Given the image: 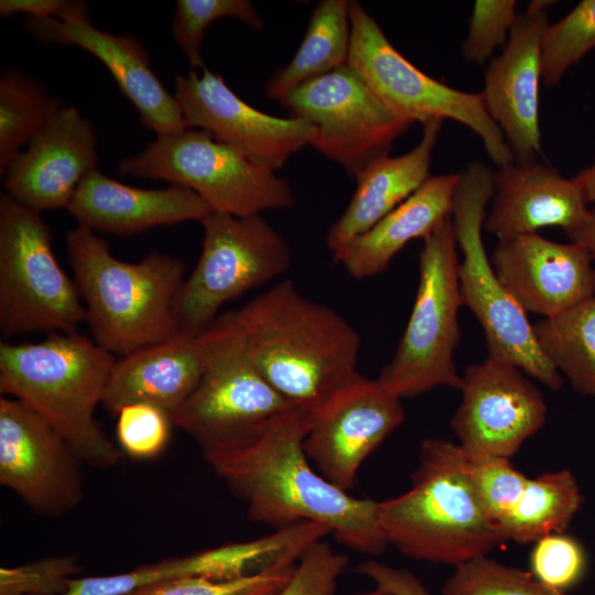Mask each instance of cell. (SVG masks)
Here are the masks:
<instances>
[{"label": "cell", "mask_w": 595, "mask_h": 595, "mask_svg": "<svg viewBox=\"0 0 595 595\" xmlns=\"http://www.w3.org/2000/svg\"><path fill=\"white\" fill-rule=\"evenodd\" d=\"M306 411L293 408L255 431L203 450L248 518L278 529L313 521L354 551L380 555L388 547L376 519L377 501L351 497L315 472L303 442Z\"/></svg>", "instance_id": "1"}, {"label": "cell", "mask_w": 595, "mask_h": 595, "mask_svg": "<svg viewBox=\"0 0 595 595\" xmlns=\"http://www.w3.org/2000/svg\"><path fill=\"white\" fill-rule=\"evenodd\" d=\"M231 314L253 365L296 408H314L358 374L359 333L290 280Z\"/></svg>", "instance_id": "2"}, {"label": "cell", "mask_w": 595, "mask_h": 595, "mask_svg": "<svg viewBox=\"0 0 595 595\" xmlns=\"http://www.w3.org/2000/svg\"><path fill=\"white\" fill-rule=\"evenodd\" d=\"M116 359L77 332L52 333L37 343H0V392L51 424L82 462L115 467L123 453L95 419Z\"/></svg>", "instance_id": "3"}, {"label": "cell", "mask_w": 595, "mask_h": 595, "mask_svg": "<svg viewBox=\"0 0 595 595\" xmlns=\"http://www.w3.org/2000/svg\"><path fill=\"white\" fill-rule=\"evenodd\" d=\"M376 519L403 555L454 567L506 541L476 496L467 454L439 437L422 442L409 489L377 501Z\"/></svg>", "instance_id": "4"}, {"label": "cell", "mask_w": 595, "mask_h": 595, "mask_svg": "<svg viewBox=\"0 0 595 595\" xmlns=\"http://www.w3.org/2000/svg\"><path fill=\"white\" fill-rule=\"evenodd\" d=\"M66 252L100 347L122 357L178 334L174 303L185 280L181 259L152 251L126 262L106 239L80 226L67 234Z\"/></svg>", "instance_id": "5"}, {"label": "cell", "mask_w": 595, "mask_h": 595, "mask_svg": "<svg viewBox=\"0 0 595 595\" xmlns=\"http://www.w3.org/2000/svg\"><path fill=\"white\" fill-rule=\"evenodd\" d=\"M494 192L495 172L488 165L472 162L459 172L452 224L463 255L458 264L463 305L479 322L488 355L513 363L524 374L556 391L563 385V377L541 351L524 310L500 282L484 246V223Z\"/></svg>", "instance_id": "6"}, {"label": "cell", "mask_w": 595, "mask_h": 595, "mask_svg": "<svg viewBox=\"0 0 595 595\" xmlns=\"http://www.w3.org/2000/svg\"><path fill=\"white\" fill-rule=\"evenodd\" d=\"M456 247L452 216L423 239L412 311L394 355L377 378L400 399L437 387L461 388L454 363L463 305Z\"/></svg>", "instance_id": "7"}, {"label": "cell", "mask_w": 595, "mask_h": 595, "mask_svg": "<svg viewBox=\"0 0 595 595\" xmlns=\"http://www.w3.org/2000/svg\"><path fill=\"white\" fill-rule=\"evenodd\" d=\"M119 173L163 180L199 195L214 212L235 216L289 208V182L240 150L202 129L159 136L137 155L119 163Z\"/></svg>", "instance_id": "8"}, {"label": "cell", "mask_w": 595, "mask_h": 595, "mask_svg": "<svg viewBox=\"0 0 595 595\" xmlns=\"http://www.w3.org/2000/svg\"><path fill=\"white\" fill-rule=\"evenodd\" d=\"M41 213L0 195V328L6 336L74 333L86 322L80 293L54 256Z\"/></svg>", "instance_id": "9"}, {"label": "cell", "mask_w": 595, "mask_h": 595, "mask_svg": "<svg viewBox=\"0 0 595 595\" xmlns=\"http://www.w3.org/2000/svg\"><path fill=\"white\" fill-rule=\"evenodd\" d=\"M350 26L347 64L392 112L411 123L423 125L432 119L459 122L480 139L498 167L515 162L480 93L453 88L420 71L390 43L377 21L357 1H350Z\"/></svg>", "instance_id": "10"}, {"label": "cell", "mask_w": 595, "mask_h": 595, "mask_svg": "<svg viewBox=\"0 0 595 595\" xmlns=\"http://www.w3.org/2000/svg\"><path fill=\"white\" fill-rule=\"evenodd\" d=\"M204 229L199 259L175 299L178 333L197 335L220 307L282 275L292 255L285 239L261 216L213 212Z\"/></svg>", "instance_id": "11"}, {"label": "cell", "mask_w": 595, "mask_h": 595, "mask_svg": "<svg viewBox=\"0 0 595 595\" xmlns=\"http://www.w3.org/2000/svg\"><path fill=\"white\" fill-rule=\"evenodd\" d=\"M205 365L173 424L201 451L246 435L296 408L259 372L249 358L231 312L203 331Z\"/></svg>", "instance_id": "12"}, {"label": "cell", "mask_w": 595, "mask_h": 595, "mask_svg": "<svg viewBox=\"0 0 595 595\" xmlns=\"http://www.w3.org/2000/svg\"><path fill=\"white\" fill-rule=\"evenodd\" d=\"M315 127L310 145L353 177L389 154L412 125L392 112L348 64L299 86L280 101Z\"/></svg>", "instance_id": "13"}, {"label": "cell", "mask_w": 595, "mask_h": 595, "mask_svg": "<svg viewBox=\"0 0 595 595\" xmlns=\"http://www.w3.org/2000/svg\"><path fill=\"white\" fill-rule=\"evenodd\" d=\"M513 363L494 355L462 375V400L451 419L469 458H511L545 423L540 389Z\"/></svg>", "instance_id": "14"}, {"label": "cell", "mask_w": 595, "mask_h": 595, "mask_svg": "<svg viewBox=\"0 0 595 595\" xmlns=\"http://www.w3.org/2000/svg\"><path fill=\"white\" fill-rule=\"evenodd\" d=\"M404 416L399 397L358 372L306 411L305 454L320 475L347 491L364 461Z\"/></svg>", "instance_id": "15"}, {"label": "cell", "mask_w": 595, "mask_h": 595, "mask_svg": "<svg viewBox=\"0 0 595 595\" xmlns=\"http://www.w3.org/2000/svg\"><path fill=\"white\" fill-rule=\"evenodd\" d=\"M82 459L66 440L22 402L0 398V484L32 511L62 517L84 498Z\"/></svg>", "instance_id": "16"}, {"label": "cell", "mask_w": 595, "mask_h": 595, "mask_svg": "<svg viewBox=\"0 0 595 595\" xmlns=\"http://www.w3.org/2000/svg\"><path fill=\"white\" fill-rule=\"evenodd\" d=\"M174 96L188 127L209 132L274 171L310 145L315 133L306 119L279 118L251 107L206 67L199 74L192 69L177 75Z\"/></svg>", "instance_id": "17"}, {"label": "cell", "mask_w": 595, "mask_h": 595, "mask_svg": "<svg viewBox=\"0 0 595 595\" xmlns=\"http://www.w3.org/2000/svg\"><path fill=\"white\" fill-rule=\"evenodd\" d=\"M554 3L533 0L518 13L502 52L490 58L485 72L484 104L516 162L537 161L541 152V41L550 23L548 9Z\"/></svg>", "instance_id": "18"}, {"label": "cell", "mask_w": 595, "mask_h": 595, "mask_svg": "<svg viewBox=\"0 0 595 595\" xmlns=\"http://www.w3.org/2000/svg\"><path fill=\"white\" fill-rule=\"evenodd\" d=\"M593 257L576 242L538 232L498 239L490 262L500 282L524 310L543 317L595 296Z\"/></svg>", "instance_id": "19"}, {"label": "cell", "mask_w": 595, "mask_h": 595, "mask_svg": "<svg viewBox=\"0 0 595 595\" xmlns=\"http://www.w3.org/2000/svg\"><path fill=\"white\" fill-rule=\"evenodd\" d=\"M91 120L62 107L3 173L6 194L37 212L66 208L83 180L97 170Z\"/></svg>", "instance_id": "20"}, {"label": "cell", "mask_w": 595, "mask_h": 595, "mask_svg": "<svg viewBox=\"0 0 595 595\" xmlns=\"http://www.w3.org/2000/svg\"><path fill=\"white\" fill-rule=\"evenodd\" d=\"M25 28L40 42L75 45L99 60L132 102L142 125L156 137L188 128L181 107L151 68L143 45L131 35H115L90 22L25 18Z\"/></svg>", "instance_id": "21"}, {"label": "cell", "mask_w": 595, "mask_h": 595, "mask_svg": "<svg viewBox=\"0 0 595 595\" xmlns=\"http://www.w3.org/2000/svg\"><path fill=\"white\" fill-rule=\"evenodd\" d=\"M484 228L498 239L581 225L589 209L582 187L551 165L513 162L495 172V192Z\"/></svg>", "instance_id": "22"}, {"label": "cell", "mask_w": 595, "mask_h": 595, "mask_svg": "<svg viewBox=\"0 0 595 595\" xmlns=\"http://www.w3.org/2000/svg\"><path fill=\"white\" fill-rule=\"evenodd\" d=\"M66 209L78 226L119 236L186 220L201 223L214 212L188 188L134 187L98 170L83 180Z\"/></svg>", "instance_id": "23"}, {"label": "cell", "mask_w": 595, "mask_h": 595, "mask_svg": "<svg viewBox=\"0 0 595 595\" xmlns=\"http://www.w3.org/2000/svg\"><path fill=\"white\" fill-rule=\"evenodd\" d=\"M203 332L178 333L139 348L116 361L102 405L117 415L127 404L159 407L172 418L191 396L205 365Z\"/></svg>", "instance_id": "24"}, {"label": "cell", "mask_w": 595, "mask_h": 595, "mask_svg": "<svg viewBox=\"0 0 595 595\" xmlns=\"http://www.w3.org/2000/svg\"><path fill=\"white\" fill-rule=\"evenodd\" d=\"M459 173L432 175L416 192L370 229L333 255L356 280L385 272L413 239H425L452 216Z\"/></svg>", "instance_id": "25"}, {"label": "cell", "mask_w": 595, "mask_h": 595, "mask_svg": "<svg viewBox=\"0 0 595 595\" xmlns=\"http://www.w3.org/2000/svg\"><path fill=\"white\" fill-rule=\"evenodd\" d=\"M422 126L421 140L413 149L397 156L383 155L356 177L350 202L325 237L332 255L370 229L432 176V154L443 120L432 119Z\"/></svg>", "instance_id": "26"}, {"label": "cell", "mask_w": 595, "mask_h": 595, "mask_svg": "<svg viewBox=\"0 0 595 595\" xmlns=\"http://www.w3.org/2000/svg\"><path fill=\"white\" fill-rule=\"evenodd\" d=\"M268 545L258 538L169 558L134 570L100 576L72 578L60 595H127L137 589L187 577L230 580L260 572Z\"/></svg>", "instance_id": "27"}, {"label": "cell", "mask_w": 595, "mask_h": 595, "mask_svg": "<svg viewBox=\"0 0 595 595\" xmlns=\"http://www.w3.org/2000/svg\"><path fill=\"white\" fill-rule=\"evenodd\" d=\"M350 35V1L321 0L295 54L268 82L267 96L280 101L304 83L346 65Z\"/></svg>", "instance_id": "28"}, {"label": "cell", "mask_w": 595, "mask_h": 595, "mask_svg": "<svg viewBox=\"0 0 595 595\" xmlns=\"http://www.w3.org/2000/svg\"><path fill=\"white\" fill-rule=\"evenodd\" d=\"M532 327L541 351L571 387L595 397V296Z\"/></svg>", "instance_id": "29"}, {"label": "cell", "mask_w": 595, "mask_h": 595, "mask_svg": "<svg viewBox=\"0 0 595 595\" xmlns=\"http://www.w3.org/2000/svg\"><path fill=\"white\" fill-rule=\"evenodd\" d=\"M581 504L577 484L566 469L529 478L521 498L501 524L502 536L526 544L551 533H563Z\"/></svg>", "instance_id": "30"}, {"label": "cell", "mask_w": 595, "mask_h": 595, "mask_svg": "<svg viewBox=\"0 0 595 595\" xmlns=\"http://www.w3.org/2000/svg\"><path fill=\"white\" fill-rule=\"evenodd\" d=\"M45 87L22 71L9 68L0 77V174L62 108Z\"/></svg>", "instance_id": "31"}, {"label": "cell", "mask_w": 595, "mask_h": 595, "mask_svg": "<svg viewBox=\"0 0 595 595\" xmlns=\"http://www.w3.org/2000/svg\"><path fill=\"white\" fill-rule=\"evenodd\" d=\"M595 48V0L580 1L558 22L549 23L541 41L542 82L556 86L571 66Z\"/></svg>", "instance_id": "32"}, {"label": "cell", "mask_w": 595, "mask_h": 595, "mask_svg": "<svg viewBox=\"0 0 595 595\" xmlns=\"http://www.w3.org/2000/svg\"><path fill=\"white\" fill-rule=\"evenodd\" d=\"M236 18L255 30L263 21L248 0H177L172 22L174 40L194 68L205 67L201 47L206 30L217 20Z\"/></svg>", "instance_id": "33"}, {"label": "cell", "mask_w": 595, "mask_h": 595, "mask_svg": "<svg viewBox=\"0 0 595 595\" xmlns=\"http://www.w3.org/2000/svg\"><path fill=\"white\" fill-rule=\"evenodd\" d=\"M442 595H566L539 583L530 572L480 556L454 567Z\"/></svg>", "instance_id": "34"}, {"label": "cell", "mask_w": 595, "mask_h": 595, "mask_svg": "<svg viewBox=\"0 0 595 595\" xmlns=\"http://www.w3.org/2000/svg\"><path fill=\"white\" fill-rule=\"evenodd\" d=\"M468 459L476 496L488 517L501 530L502 522L518 504L529 478L509 458Z\"/></svg>", "instance_id": "35"}, {"label": "cell", "mask_w": 595, "mask_h": 595, "mask_svg": "<svg viewBox=\"0 0 595 595\" xmlns=\"http://www.w3.org/2000/svg\"><path fill=\"white\" fill-rule=\"evenodd\" d=\"M117 416L116 434L122 453L134 459H152L164 451L174 425L164 410L136 402L121 408Z\"/></svg>", "instance_id": "36"}, {"label": "cell", "mask_w": 595, "mask_h": 595, "mask_svg": "<svg viewBox=\"0 0 595 595\" xmlns=\"http://www.w3.org/2000/svg\"><path fill=\"white\" fill-rule=\"evenodd\" d=\"M531 575L542 585L565 593L582 578L586 558L581 544L563 533H551L534 542L530 553Z\"/></svg>", "instance_id": "37"}, {"label": "cell", "mask_w": 595, "mask_h": 595, "mask_svg": "<svg viewBox=\"0 0 595 595\" xmlns=\"http://www.w3.org/2000/svg\"><path fill=\"white\" fill-rule=\"evenodd\" d=\"M80 567L73 554L0 567V595H60Z\"/></svg>", "instance_id": "38"}, {"label": "cell", "mask_w": 595, "mask_h": 595, "mask_svg": "<svg viewBox=\"0 0 595 595\" xmlns=\"http://www.w3.org/2000/svg\"><path fill=\"white\" fill-rule=\"evenodd\" d=\"M295 566L230 580L187 577L143 587L127 595H271L291 577Z\"/></svg>", "instance_id": "39"}, {"label": "cell", "mask_w": 595, "mask_h": 595, "mask_svg": "<svg viewBox=\"0 0 595 595\" xmlns=\"http://www.w3.org/2000/svg\"><path fill=\"white\" fill-rule=\"evenodd\" d=\"M515 0H477L467 35L462 44L464 60L483 64L505 43L518 18Z\"/></svg>", "instance_id": "40"}, {"label": "cell", "mask_w": 595, "mask_h": 595, "mask_svg": "<svg viewBox=\"0 0 595 595\" xmlns=\"http://www.w3.org/2000/svg\"><path fill=\"white\" fill-rule=\"evenodd\" d=\"M349 558L327 542H314L303 553L289 581L271 595H334Z\"/></svg>", "instance_id": "41"}, {"label": "cell", "mask_w": 595, "mask_h": 595, "mask_svg": "<svg viewBox=\"0 0 595 595\" xmlns=\"http://www.w3.org/2000/svg\"><path fill=\"white\" fill-rule=\"evenodd\" d=\"M24 13L35 19H57L66 22H90L88 6L77 0H1L0 15Z\"/></svg>", "instance_id": "42"}, {"label": "cell", "mask_w": 595, "mask_h": 595, "mask_svg": "<svg viewBox=\"0 0 595 595\" xmlns=\"http://www.w3.org/2000/svg\"><path fill=\"white\" fill-rule=\"evenodd\" d=\"M356 570L370 578L376 587L391 595H433L414 574L404 569L367 560L358 564Z\"/></svg>", "instance_id": "43"}, {"label": "cell", "mask_w": 595, "mask_h": 595, "mask_svg": "<svg viewBox=\"0 0 595 595\" xmlns=\"http://www.w3.org/2000/svg\"><path fill=\"white\" fill-rule=\"evenodd\" d=\"M571 241L582 245L595 260V208L589 210L585 220L566 232Z\"/></svg>", "instance_id": "44"}, {"label": "cell", "mask_w": 595, "mask_h": 595, "mask_svg": "<svg viewBox=\"0 0 595 595\" xmlns=\"http://www.w3.org/2000/svg\"><path fill=\"white\" fill-rule=\"evenodd\" d=\"M575 180L580 184L587 203H593L595 208V160L587 167L583 169Z\"/></svg>", "instance_id": "45"}, {"label": "cell", "mask_w": 595, "mask_h": 595, "mask_svg": "<svg viewBox=\"0 0 595 595\" xmlns=\"http://www.w3.org/2000/svg\"><path fill=\"white\" fill-rule=\"evenodd\" d=\"M363 595H391V594H389L388 592L382 591V589L376 587L372 592H369V593H366V594H363Z\"/></svg>", "instance_id": "46"}]
</instances>
